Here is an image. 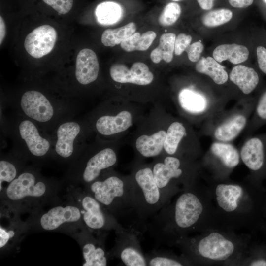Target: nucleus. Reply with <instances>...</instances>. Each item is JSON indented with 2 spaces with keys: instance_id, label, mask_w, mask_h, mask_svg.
Returning <instances> with one entry per match:
<instances>
[{
  "instance_id": "nucleus-9",
  "label": "nucleus",
  "mask_w": 266,
  "mask_h": 266,
  "mask_svg": "<svg viewBox=\"0 0 266 266\" xmlns=\"http://www.w3.org/2000/svg\"><path fill=\"white\" fill-rule=\"evenodd\" d=\"M151 165L157 186L170 199L198 182L202 170L197 158L165 153Z\"/></svg>"
},
{
  "instance_id": "nucleus-22",
  "label": "nucleus",
  "mask_w": 266,
  "mask_h": 266,
  "mask_svg": "<svg viewBox=\"0 0 266 266\" xmlns=\"http://www.w3.org/2000/svg\"><path fill=\"white\" fill-rule=\"evenodd\" d=\"M109 75L112 80L117 84L139 87L151 85L155 78L147 65L140 62L133 63L130 68L123 64H114L110 67Z\"/></svg>"
},
{
  "instance_id": "nucleus-28",
  "label": "nucleus",
  "mask_w": 266,
  "mask_h": 266,
  "mask_svg": "<svg viewBox=\"0 0 266 266\" xmlns=\"http://www.w3.org/2000/svg\"><path fill=\"white\" fill-rule=\"evenodd\" d=\"M230 80L245 94L252 93L259 82V76L251 67L237 65L233 67L229 75Z\"/></svg>"
},
{
  "instance_id": "nucleus-4",
  "label": "nucleus",
  "mask_w": 266,
  "mask_h": 266,
  "mask_svg": "<svg viewBox=\"0 0 266 266\" xmlns=\"http://www.w3.org/2000/svg\"><path fill=\"white\" fill-rule=\"evenodd\" d=\"M61 184L44 177L39 166H26L19 175L1 192L2 204L20 214H35L48 203L57 200Z\"/></svg>"
},
{
  "instance_id": "nucleus-41",
  "label": "nucleus",
  "mask_w": 266,
  "mask_h": 266,
  "mask_svg": "<svg viewBox=\"0 0 266 266\" xmlns=\"http://www.w3.org/2000/svg\"><path fill=\"white\" fill-rule=\"evenodd\" d=\"M192 39L190 35L183 33L179 34L175 39L174 53L178 56L181 55L190 45Z\"/></svg>"
},
{
  "instance_id": "nucleus-16",
  "label": "nucleus",
  "mask_w": 266,
  "mask_h": 266,
  "mask_svg": "<svg viewBox=\"0 0 266 266\" xmlns=\"http://www.w3.org/2000/svg\"><path fill=\"white\" fill-rule=\"evenodd\" d=\"M240 152L230 142H213L208 153L201 161V167L206 166L213 174L212 179H228L231 172L240 163Z\"/></svg>"
},
{
  "instance_id": "nucleus-32",
  "label": "nucleus",
  "mask_w": 266,
  "mask_h": 266,
  "mask_svg": "<svg viewBox=\"0 0 266 266\" xmlns=\"http://www.w3.org/2000/svg\"><path fill=\"white\" fill-rule=\"evenodd\" d=\"M176 35L171 33L163 34L160 38L158 46L153 49L150 55L151 61L155 64L162 60L169 63L173 58Z\"/></svg>"
},
{
  "instance_id": "nucleus-20",
  "label": "nucleus",
  "mask_w": 266,
  "mask_h": 266,
  "mask_svg": "<svg viewBox=\"0 0 266 266\" xmlns=\"http://www.w3.org/2000/svg\"><path fill=\"white\" fill-rule=\"evenodd\" d=\"M0 207V251L10 250L22 240L30 229L27 221H22L20 214L9 207L1 204Z\"/></svg>"
},
{
  "instance_id": "nucleus-3",
  "label": "nucleus",
  "mask_w": 266,
  "mask_h": 266,
  "mask_svg": "<svg viewBox=\"0 0 266 266\" xmlns=\"http://www.w3.org/2000/svg\"><path fill=\"white\" fill-rule=\"evenodd\" d=\"M251 243L248 234L213 228L176 243L192 266H240Z\"/></svg>"
},
{
  "instance_id": "nucleus-21",
  "label": "nucleus",
  "mask_w": 266,
  "mask_h": 266,
  "mask_svg": "<svg viewBox=\"0 0 266 266\" xmlns=\"http://www.w3.org/2000/svg\"><path fill=\"white\" fill-rule=\"evenodd\" d=\"M96 236L84 229L73 235L81 247L84 262L83 266H105L109 254L106 251L104 241L106 233H96Z\"/></svg>"
},
{
  "instance_id": "nucleus-18",
  "label": "nucleus",
  "mask_w": 266,
  "mask_h": 266,
  "mask_svg": "<svg viewBox=\"0 0 266 266\" xmlns=\"http://www.w3.org/2000/svg\"><path fill=\"white\" fill-rule=\"evenodd\" d=\"M115 244L109 255L119 259L127 266H147L138 237L139 232L133 228L115 231Z\"/></svg>"
},
{
  "instance_id": "nucleus-11",
  "label": "nucleus",
  "mask_w": 266,
  "mask_h": 266,
  "mask_svg": "<svg viewBox=\"0 0 266 266\" xmlns=\"http://www.w3.org/2000/svg\"><path fill=\"white\" fill-rule=\"evenodd\" d=\"M171 117L164 105H153L133 132L131 141L138 158L136 161L154 159L164 153V142Z\"/></svg>"
},
{
  "instance_id": "nucleus-30",
  "label": "nucleus",
  "mask_w": 266,
  "mask_h": 266,
  "mask_svg": "<svg viewBox=\"0 0 266 266\" xmlns=\"http://www.w3.org/2000/svg\"><path fill=\"white\" fill-rule=\"evenodd\" d=\"M248 56L247 47L235 43L220 45L213 52V58L219 63L228 60L233 64H238L246 61Z\"/></svg>"
},
{
  "instance_id": "nucleus-43",
  "label": "nucleus",
  "mask_w": 266,
  "mask_h": 266,
  "mask_svg": "<svg viewBox=\"0 0 266 266\" xmlns=\"http://www.w3.org/2000/svg\"><path fill=\"white\" fill-rule=\"evenodd\" d=\"M257 60L261 70L266 74V49L259 46L256 49Z\"/></svg>"
},
{
  "instance_id": "nucleus-8",
  "label": "nucleus",
  "mask_w": 266,
  "mask_h": 266,
  "mask_svg": "<svg viewBox=\"0 0 266 266\" xmlns=\"http://www.w3.org/2000/svg\"><path fill=\"white\" fill-rule=\"evenodd\" d=\"M121 141L106 140L95 135L78 158L70 166L66 179L72 185L85 187L104 172L114 169L118 162Z\"/></svg>"
},
{
  "instance_id": "nucleus-49",
  "label": "nucleus",
  "mask_w": 266,
  "mask_h": 266,
  "mask_svg": "<svg viewBox=\"0 0 266 266\" xmlns=\"http://www.w3.org/2000/svg\"><path fill=\"white\" fill-rule=\"evenodd\" d=\"M265 0V1L266 2V0Z\"/></svg>"
},
{
  "instance_id": "nucleus-42",
  "label": "nucleus",
  "mask_w": 266,
  "mask_h": 266,
  "mask_svg": "<svg viewBox=\"0 0 266 266\" xmlns=\"http://www.w3.org/2000/svg\"><path fill=\"white\" fill-rule=\"evenodd\" d=\"M203 49V45L200 40L190 44L185 51L189 60L192 62H196L199 60Z\"/></svg>"
},
{
  "instance_id": "nucleus-23",
  "label": "nucleus",
  "mask_w": 266,
  "mask_h": 266,
  "mask_svg": "<svg viewBox=\"0 0 266 266\" xmlns=\"http://www.w3.org/2000/svg\"><path fill=\"white\" fill-rule=\"evenodd\" d=\"M175 105L180 114L189 120L208 113L212 105L203 94L191 88H184L180 91Z\"/></svg>"
},
{
  "instance_id": "nucleus-19",
  "label": "nucleus",
  "mask_w": 266,
  "mask_h": 266,
  "mask_svg": "<svg viewBox=\"0 0 266 266\" xmlns=\"http://www.w3.org/2000/svg\"><path fill=\"white\" fill-rule=\"evenodd\" d=\"M239 152L241 161L251 172L249 179L260 185L266 176V133L249 138Z\"/></svg>"
},
{
  "instance_id": "nucleus-14",
  "label": "nucleus",
  "mask_w": 266,
  "mask_h": 266,
  "mask_svg": "<svg viewBox=\"0 0 266 266\" xmlns=\"http://www.w3.org/2000/svg\"><path fill=\"white\" fill-rule=\"evenodd\" d=\"M67 198L79 208L86 227L93 233L115 231L124 227L116 217L105 208L84 188L71 184L67 188Z\"/></svg>"
},
{
  "instance_id": "nucleus-37",
  "label": "nucleus",
  "mask_w": 266,
  "mask_h": 266,
  "mask_svg": "<svg viewBox=\"0 0 266 266\" xmlns=\"http://www.w3.org/2000/svg\"><path fill=\"white\" fill-rule=\"evenodd\" d=\"M240 266H266V251L250 243Z\"/></svg>"
},
{
  "instance_id": "nucleus-2",
  "label": "nucleus",
  "mask_w": 266,
  "mask_h": 266,
  "mask_svg": "<svg viewBox=\"0 0 266 266\" xmlns=\"http://www.w3.org/2000/svg\"><path fill=\"white\" fill-rule=\"evenodd\" d=\"M217 228L235 231L260 225L266 210V198L260 185L250 179L208 181Z\"/></svg>"
},
{
  "instance_id": "nucleus-26",
  "label": "nucleus",
  "mask_w": 266,
  "mask_h": 266,
  "mask_svg": "<svg viewBox=\"0 0 266 266\" xmlns=\"http://www.w3.org/2000/svg\"><path fill=\"white\" fill-rule=\"evenodd\" d=\"M100 66L96 53L91 49L81 50L77 56L75 76L81 85H87L98 78Z\"/></svg>"
},
{
  "instance_id": "nucleus-13",
  "label": "nucleus",
  "mask_w": 266,
  "mask_h": 266,
  "mask_svg": "<svg viewBox=\"0 0 266 266\" xmlns=\"http://www.w3.org/2000/svg\"><path fill=\"white\" fill-rule=\"evenodd\" d=\"M92 134L85 118L62 121L51 134L52 159L70 166L83 152Z\"/></svg>"
},
{
  "instance_id": "nucleus-24",
  "label": "nucleus",
  "mask_w": 266,
  "mask_h": 266,
  "mask_svg": "<svg viewBox=\"0 0 266 266\" xmlns=\"http://www.w3.org/2000/svg\"><path fill=\"white\" fill-rule=\"evenodd\" d=\"M57 38V32L53 27L48 25L40 26L27 35L24 47L31 56L40 58L52 50Z\"/></svg>"
},
{
  "instance_id": "nucleus-31",
  "label": "nucleus",
  "mask_w": 266,
  "mask_h": 266,
  "mask_svg": "<svg viewBox=\"0 0 266 266\" xmlns=\"http://www.w3.org/2000/svg\"><path fill=\"white\" fill-rule=\"evenodd\" d=\"M195 69L197 72L208 76L216 84L222 85L228 81V73L214 58L202 57L196 65Z\"/></svg>"
},
{
  "instance_id": "nucleus-29",
  "label": "nucleus",
  "mask_w": 266,
  "mask_h": 266,
  "mask_svg": "<svg viewBox=\"0 0 266 266\" xmlns=\"http://www.w3.org/2000/svg\"><path fill=\"white\" fill-rule=\"evenodd\" d=\"M148 266H192L183 255L178 256L169 250L154 249L145 254Z\"/></svg>"
},
{
  "instance_id": "nucleus-10",
  "label": "nucleus",
  "mask_w": 266,
  "mask_h": 266,
  "mask_svg": "<svg viewBox=\"0 0 266 266\" xmlns=\"http://www.w3.org/2000/svg\"><path fill=\"white\" fill-rule=\"evenodd\" d=\"M83 188L115 217L135 213L130 175L124 176L112 169Z\"/></svg>"
},
{
  "instance_id": "nucleus-35",
  "label": "nucleus",
  "mask_w": 266,
  "mask_h": 266,
  "mask_svg": "<svg viewBox=\"0 0 266 266\" xmlns=\"http://www.w3.org/2000/svg\"><path fill=\"white\" fill-rule=\"evenodd\" d=\"M156 37V33L153 31H148L142 34L135 32L123 41L120 46L126 52L147 50Z\"/></svg>"
},
{
  "instance_id": "nucleus-34",
  "label": "nucleus",
  "mask_w": 266,
  "mask_h": 266,
  "mask_svg": "<svg viewBox=\"0 0 266 266\" xmlns=\"http://www.w3.org/2000/svg\"><path fill=\"white\" fill-rule=\"evenodd\" d=\"M136 25L134 22L114 29H106L102 33L101 41L107 47H113L121 43L135 33Z\"/></svg>"
},
{
  "instance_id": "nucleus-33",
  "label": "nucleus",
  "mask_w": 266,
  "mask_h": 266,
  "mask_svg": "<svg viewBox=\"0 0 266 266\" xmlns=\"http://www.w3.org/2000/svg\"><path fill=\"white\" fill-rule=\"evenodd\" d=\"M95 15L98 22L100 24L111 25L121 20L123 15V9L118 3L105 1L97 5Z\"/></svg>"
},
{
  "instance_id": "nucleus-7",
  "label": "nucleus",
  "mask_w": 266,
  "mask_h": 266,
  "mask_svg": "<svg viewBox=\"0 0 266 266\" xmlns=\"http://www.w3.org/2000/svg\"><path fill=\"white\" fill-rule=\"evenodd\" d=\"M8 105L50 134L60 122L74 118L78 109L77 104L51 99L36 90L26 91Z\"/></svg>"
},
{
  "instance_id": "nucleus-5",
  "label": "nucleus",
  "mask_w": 266,
  "mask_h": 266,
  "mask_svg": "<svg viewBox=\"0 0 266 266\" xmlns=\"http://www.w3.org/2000/svg\"><path fill=\"white\" fill-rule=\"evenodd\" d=\"M116 98L98 105L85 117L93 133L104 140L121 141L147 113L146 104Z\"/></svg>"
},
{
  "instance_id": "nucleus-36",
  "label": "nucleus",
  "mask_w": 266,
  "mask_h": 266,
  "mask_svg": "<svg viewBox=\"0 0 266 266\" xmlns=\"http://www.w3.org/2000/svg\"><path fill=\"white\" fill-rule=\"evenodd\" d=\"M233 12L228 9L221 8L210 11L203 15L202 23L207 27H216L228 22Z\"/></svg>"
},
{
  "instance_id": "nucleus-48",
  "label": "nucleus",
  "mask_w": 266,
  "mask_h": 266,
  "mask_svg": "<svg viewBox=\"0 0 266 266\" xmlns=\"http://www.w3.org/2000/svg\"><path fill=\"white\" fill-rule=\"evenodd\" d=\"M264 217H265L266 218V212H265V214H264Z\"/></svg>"
},
{
  "instance_id": "nucleus-40",
  "label": "nucleus",
  "mask_w": 266,
  "mask_h": 266,
  "mask_svg": "<svg viewBox=\"0 0 266 266\" xmlns=\"http://www.w3.org/2000/svg\"><path fill=\"white\" fill-rule=\"evenodd\" d=\"M60 14H66L71 10L73 0H43Z\"/></svg>"
},
{
  "instance_id": "nucleus-47",
  "label": "nucleus",
  "mask_w": 266,
  "mask_h": 266,
  "mask_svg": "<svg viewBox=\"0 0 266 266\" xmlns=\"http://www.w3.org/2000/svg\"><path fill=\"white\" fill-rule=\"evenodd\" d=\"M170 0L174 1H178L181 0Z\"/></svg>"
},
{
  "instance_id": "nucleus-46",
  "label": "nucleus",
  "mask_w": 266,
  "mask_h": 266,
  "mask_svg": "<svg viewBox=\"0 0 266 266\" xmlns=\"http://www.w3.org/2000/svg\"><path fill=\"white\" fill-rule=\"evenodd\" d=\"M6 34V27L3 18L0 16V44H1Z\"/></svg>"
},
{
  "instance_id": "nucleus-27",
  "label": "nucleus",
  "mask_w": 266,
  "mask_h": 266,
  "mask_svg": "<svg viewBox=\"0 0 266 266\" xmlns=\"http://www.w3.org/2000/svg\"><path fill=\"white\" fill-rule=\"evenodd\" d=\"M27 161L12 149L1 155L0 160V192L14 180L26 167Z\"/></svg>"
},
{
  "instance_id": "nucleus-38",
  "label": "nucleus",
  "mask_w": 266,
  "mask_h": 266,
  "mask_svg": "<svg viewBox=\"0 0 266 266\" xmlns=\"http://www.w3.org/2000/svg\"><path fill=\"white\" fill-rule=\"evenodd\" d=\"M181 8L179 4L170 2L166 5L160 14L158 22L164 27L170 26L174 24L179 18Z\"/></svg>"
},
{
  "instance_id": "nucleus-15",
  "label": "nucleus",
  "mask_w": 266,
  "mask_h": 266,
  "mask_svg": "<svg viewBox=\"0 0 266 266\" xmlns=\"http://www.w3.org/2000/svg\"><path fill=\"white\" fill-rule=\"evenodd\" d=\"M68 200L67 203L56 205L45 211L41 210L31 214L27 220L30 229L65 231L74 235L87 228L79 208L71 200Z\"/></svg>"
},
{
  "instance_id": "nucleus-1",
  "label": "nucleus",
  "mask_w": 266,
  "mask_h": 266,
  "mask_svg": "<svg viewBox=\"0 0 266 266\" xmlns=\"http://www.w3.org/2000/svg\"><path fill=\"white\" fill-rule=\"evenodd\" d=\"M213 228L217 225L210 192L198 181L163 206L146 226L157 243L170 246L192 233Z\"/></svg>"
},
{
  "instance_id": "nucleus-44",
  "label": "nucleus",
  "mask_w": 266,
  "mask_h": 266,
  "mask_svg": "<svg viewBox=\"0 0 266 266\" xmlns=\"http://www.w3.org/2000/svg\"><path fill=\"white\" fill-rule=\"evenodd\" d=\"M254 0H228L230 4L235 8H246L251 5Z\"/></svg>"
},
{
  "instance_id": "nucleus-45",
  "label": "nucleus",
  "mask_w": 266,
  "mask_h": 266,
  "mask_svg": "<svg viewBox=\"0 0 266 266\" xmlns=\"http://www.w3.org/2000/svg\"><path fill=\"white\" fill-rule=\"evenodd\" d=\"M197 1L201 9L208 10L212 8L214 0H197Z\"/></svg>"
},
{
  "instance_id": "nucleus-25",
  "label": "nucleus",
  "mask_w": 266,
  "mask_h": 266,
  "mask_svg": "<svg viewBox=\"0 0 266 266\" xmlns=\"http://www.w3.org/2000/svg\"><path fill=\"white\" fill-rule=\"evenodd\" d=\"M255 105L243 112L234 113L226 118L215 127L213 136L216 141L230 142L236 138L245 129L248 118Z\"/></svg>"
},
{
  "instance_id": "nucleus-17",
  "label": "nucleus",
  "mask_w": 266,
  "mask_h": 266,
  "mask_svg": "<svg viewBox=\"0 0 266 266\" xmlns=\"http://www.w3.org/2000/svg\"><path fill=\"white\" fill-rule=\"evenodd\" d=\"M196 141L189 124L184 120L171 116L165 140L164 153L198 158Z\"/></svg>"
},
{
  "instance_id": "nucleus-12",
  "label": "nucleus",
  "mask_w": 266,
  "mask_h": 266,
  "mask_svg": "<svg viewBox=\"0 0 266 266\" xmlns=\"http://www.w3.org/2000/svg\"><path fill=\"white\" fill-rule=\"evenodd\" d=\"M130 175L133 187L135 214L140 222L145 223L171 199L157 186L151 163L136 161Z\"/></svg>"
},
{
  "instance_id": "nucleus-6",
  "label": "nucleus",
  "mask_w": 266,
  "mask_h": 266,
  "mask_svg": "<svg viewBox=\"0 0 266 266\" xmlns=\"http://www.w3.org/2000/svg\"><path fill=\"white\" fill-rule=\"evenodd\" d=\"M12 150L27 162L39 166L52 158L51 134L31 119L13 111L5 118L4 129Z\"/></svg>"
},
{
  "instance_id": "nucleus-39",
  "label": "nucleus",
  "mask_w": 266,
  "mask_h": 266,
  "mask_svg": "<svg viewBox=\"0 0 266 266\" xmlns=\"http://www.w3.org/2000/svg\"><path fill=\"white\" fill-rule=\"evenodd\" d=\"M251 129H256L266 123V91L260 97L254 108Z\"/></svg>"
}]
</instances>
